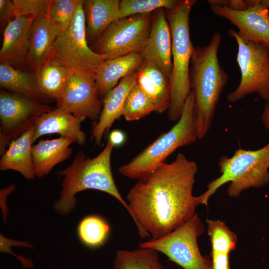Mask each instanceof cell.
Listing matches in <instances>:
<instances>
[{
  "label": "cell",
  "mask_w": 269,
  "mask_h": 269,
  "mask_svg": "<svg viewBox=\"0 0 269 269\" xmlns=\"http://www.w3.org/2000/svg\"><path fill=\"white\" fill-rule=\"evenodd\" d=\"M221 175L207 185V190L197 196L198 205L208 206V200L221 186L230 182L227 194L237 197L250 188H260L269 182V142L252 150L239 148L231 157L222 155L218 161Z\"/></svg>",
  "instance_id": "5"
},
{
  "label": "cell",
  "mask_w": 269,
  "mask_h": 269,
  "mask_svg": "<svg viewBox=\"0 0 269 269\" xmlns=\"http://www.w3.org/2000/svg\"><path fill=\"white\" fill-rule=\"evenodd\" d=\"M70 70L51 59L43 63L34 73L40 92L58 102L66 88Z\"/></svg>",
  "instance_id": "23"
},
{
  "label": "cell",
  "mask_w": 269,
  "mask_h": 269,
  "mask_svg": "<svg viewBox=\"0 0 269 269\" xmlns=\"http://www.w3.org/2000/svg\"><path fill=\"white\" fill-rule=\"evenodd\" d=\"M195 0H179L176 6L165 9L172 37V70L169 79L170 102L168 118L177 122L190 91V66L195 47L191 41L189 16Z\"/></svg>",
  "instance_id": "4"
},
{
  "label": "cell",
  "mask_w": 269,
  "mask_h": 269,
  "mask_svg": "<svg viewBox=\"0 0 269 269\" xmlns=\"http://www.w3.org/2000/svg\"><path fill=\"white\" fill-rule=\"evenodd\" d=\"M113 269H165L160 261L158 252L151 248L134 250H118L114 260Z\"/></svg>",
  "instance_id": "25"
},
{
  "label": "cell",
  "mask_w": 269,
  "mask_h": 269,
  "mask_svg": "<svg viewBox=\"0 0 269 269\" xmlns=\"http://www.w3.org/2000/svg\"><path fill=\"white\" fill-rule=\"evenodd\" d=\"M196 163L179 153L139 179L127 195L130 215L140 237L156 239L191 219L198 205L193 195Z\"/></svg>",
  "instance_id": "1"
},
{
  "label": "cell",
  "mask_w": 269,
  "mask_h": 269,
  "mask_svg": "<svg viewBox=\"0 0 269 269\" xmlns=\"http://www.w3.org/2000/svg\"><path fill=\"white\" fill-rule=\"evenodd\" d=\"M33 20L31 17L17 16L8 21L3 34L0 50V63L27 71L26 62L30 31Z\"/></svg>",
  "instance_id": "15"
},
{
  "label": "cell",
  "mask_w": 269,
  "mask_h": 269,
  "mask_svg": "<svg viewBox=\"0 0 269 269\" xmlns=\"http://www.w3.org/2000/svg\"><path fill=\"white\" fill-rule=\"evenodd\" d=\"M154 111H156L154 102L141 90L137 83L127 97L122 116L128 121H136Z\"/></svg>",
  "instance_id": "27"
},
{
  "label": "cell",
  "mask_w": 269,
  "mask_h": 269,
  "mask_svg": "<svg viewBox=\"0 0 269 269\" xmlns=\"http://www.w3.org/2000/svg\"><path fill=\"white\" fill-rule=\"evenodd\" d=\"M209 4L212 12L236 25L243 37L269 48V11L262 0H251V5L244 10Z\"/></svg>",
  "instance_id": "13"
},
{
  "label": "cell",
  "mask_w": 269,
  "mask_h": 269,
  "mask_svg": "<svg viewBox=\"0 0 269 269\" xmlns=\"http://www.w3.org/2000/svg\"><path fill=\"white\" fill-rule=\"evenodd\" d=\"M198 138L194 98L190 91L180 118L175 125L130 162L120 166L119 171L126 177L138 180L164 162L176 149L193 143Z\"/></svg>",
  "instance_id": "6"
},
{
  "label": "cell",
  "mask_w": 269,
  "mask_h": 269,
  "mask_svg": "<svg viewBox=\"0 0 269 269\" xmlns=\"http://www.w3.org/2000/svg\"><path fill=\"white\" fill-rule=\"evenodd\" d=\"M207 1L235 10H244L251 5V0H208Z\"/></svg>",
  "instance_id": "34"
},
{
  "label": "cell",
  "mask_w": 269,
  "mask_h": 269,
  "mask_svg": "<svg viewBox=\"0 0 269 269\" xmlns=\"http://www.w3.org/2000/svg\"><path fill=\"white\" fill-rule=\"evenodd\" d=\"M206 223L212 246L211 252L229 255L235 250L237 236L224 222L220 220L207 219Z\"/></svg>",
  "instance_id": "28"
},
{
  "label": "cell",
  "mask_w": 269,
  "mask_h": 269,
  "mask_svg": "<svg viewBox=\"0 0 269 269\" xmlns=\"http://www.w3.org/2000/svg\"><path fill=\"white\" fill-rule=\"evenodd\" d=\"M229 255L211 252V269H232L230 266Z\"/></svg>",
  "instance_id": "35"
},
{
  "label": "cell",
  "mask_w": 269,
  "mask_h": 269,
  "mask_svg": "<svg viewBox=\"0 0 269 269\" xmlns=\"http://www.w3.org/2000/svg\"><path fill=\"white\" fill-rule=\"evenodd\" d=\"M139 69L152 80L157 93L156 112L162 113L168 110L170 102L169 80L155 65L143 62Z\"/></svg>",
  "instance_id": "29"
},
{
  "label": "cell",
  "mask_w": 269,
  "mask_h": 269,
  "mask_svg": "<svg viewBox=\"0 0 269 269\" xmlns=\"http://www.w3.org/2000/svg\"><path fill=\"white\" fill-rule=\"evenodd\" d=\"M120 2L118 0H83L88 42H95L111 23L119 19Z\"/></svg>",
  "instance_id": "21"
},
{
  "label": "cell",
  "mask_w": 269,
  "mask_h": 269,
  "mask_svg": "<svg viewBox=\"0 0 269 269\" xmlns=\"http://www.w3.org/2000/svg\"><path fill=\"white\" fill-rule=\"evenodd\" d=\"M140 53L143 62L155 65L169 80L172 70V37L165 9L156 10L152 17L150 33Z\"/></svg>",
  "instance_id": "14"
},
{
  "label": "cell",
  "mask_w": 269,
  "mask_h": 269,
  "mask_svg": "<svg viewBox=\"0 0 269 269\" xmlns=\"http://www.w3.org/2000/svg\"><path fill=\"white\" fill-rule=\"evenodd\" d=\"M151 22L150 13L119 19L107 27L90 48L95 53L106 56L107 60L140 53L147 41Z\"/></svg>",
  "instance_id": "10"
},
{
  "label": "cell",
  "mask_w": 269,
  "mask_h": 269,
  "mask_svg": "<svg viewBox=\"0 0 269 269\" xmlns=\"http://www.w3.org/2000/svg\"><path fill=\"white\" fill-rule=\"evenodd\" d=\"M59 34L48 18L33 20L30 31L26 62L27 72L34 73L41 65L50 59L53 43Z\"/></svg>",
  "instance_id": "18"
},
{
  "label": "cell",
  "mask_w": 269,
  "mask_h": 269,
  "mask_svg": "<svg viewBox=\"0 0 269 269\" xmlns=\"http://www.w3.org/2000/svg\"><path fill=\"white\" fill-rule=\"evenodd\" d=\"M177 0H120L119 19L132 15L150 13L160 8L171 9L177 4Z\"/></svg>",
  "instance_id": "31"
},
{
  "label": "cell",
  "mask_w": 269,
  "mask_h": 269,
  "mask_svg": "<svg viewBox=\"0 0 269 269\" xmlns=\"http://www.w3.org/2000/svg\"><path fill=\"white\" fill-rule=\"evenodd\" d=\"M14 7V17L29 16L34 19L48 18L52 0H12Z\"/></svg>",
  "instance_id": "32"
},
{
  "label": "cell",
  "mask_w": 269,
  "mask_h": 269,
  "mask_svg": "<svg viewBox=\"0 0 269 269\" xmlns=\"http://www.w3.org/2000/svg\"><path fill=\"white\" fill-rule=\"evenodd\" d=\"M53 109L16 92L0 91V154L6 148L34 125L37 119Z\"/></svg>",
  "instance_id": "11"
},
{
  "label": "cell",
  "mask_w": 269,
  "mask_h": 269,
  "mask_svg": "<svg viewBox=\"0 0 269 269\" xmlns=\"http://www.w3.org/2000/svg\"><path fill=\"white\" fill-rule=\"evenodd\" d=\"M82 0H52L49 20L59 33L71 24Z\"/></svg>",
  "instance_id": "30"
},
{
  "label": "cell",
  "mask_w": 269,
  "mask_h": 269,
  "mask_svg": "<svg viewBox=\"0 0 269 269\" xmlns=\"http://www.w3.org/2000/svg\"><path fill=\"white\" fill-rule=\"evenodd\" d=\"M0 245L6 246L9 247L14 246L33 248L31 245L28 242L17 241L9 239L4 237L2 234H0Z\"/></svg>",
  "instance_id": "36"
},
{
  "label": "cell",
  "mask_w": 269,
  "mask_h": 269,
  "mask_svg": "<svg viewBox=\"0 0 269 269\" xmlns=\"http://www.w3.org/2000/svg\"><path fill=\"white\" fill-rule=\"evenodd\" d=\"M99 95L95 73L70 70L66 88L57 107L96 121L102 110Z\"/></svg>",
  "instance_id": "12"
},
{
  "label": "cell",
  "mask_w": 269,
  "mask_h": 269,
  "mask_svg": "<svg viewBox=\"0 0 269 269\" xmlns=\"http://www.w3.org/2000/svg\"><path fill=\"white\" fill-rule=\"evenodd\" d=\"M124 139V136L123 133L120 131L115 130L111 133L109 140L116 146L121 144Z\"/></svg>",
  "instance_id": "38"
},
{
  "label": "cell",
  "mask_w": 269,
  "mask_h": 269,
  "mask_svg": "<svg viewBox=\"0 0 269 269\" xmlns=\"http://www.w3.org/2000/svg\"><path fill=\"white\" fill-rule=\"evenodd\" d=\"M228 32L238 44L237 62L241 79L237 88L227 95V100L236 103L256 93L269 102V48L246 39L233 29Z\"/></svg>",
  "instance_id": "7"
},
{
  "label": "cell",
  "mask_w": 269,
  "mask_h": 269,
  "mask_svg": "<svg viewBox=\"0 0 269 269\" xmlns=\"http://www.w3.org/2000/svg\"><path fill=\"white\" fill-rule=\"evenodd\" d=\"M114 144L109 140L103 150L96 157H87L78 152L72 163L58 171L63 177L59 199L53 205L54 210L63 215L70 213L75 208V194L88 189L107 193L118 200L130 214L127 201L122 197L115 184L111 169V157Z\"/></svg>",
  "instance_id": "3"
},
{
  "label": "cell",
  "mask_w": 269,
  "mask_h": 269,
  "mask_svg": "<svg viewBox=\"0 0 269 269\" xmlns=\"http://www.w3.org/2000/svg\"><path fill=\"white\" fill-rule=\"evenodd\" d=\"M263 3L268 8H269V0H262Z\"/></svg>",
  "instance_id": "40"
},
{
  "label": "cell",
  "mask_w": 269,
  "mask_h": 269,
  "mask_svg": "<svg viewBox=\"0 0 269 269\" xmlns=\"http://www.w3.org/2000/svg\"><path fill=\"white\" fill-rule=\"evenodd\" d=\"M221 35L215 32L209 43L194 48L189 72L191 91L194 98L197 136L203 138L209 131L228 76L220 64L218 52Z\"/></svg>",
  "instance_id": "2"
},
{
  "label": "cell",
  "mask_w": 269,
  "mask_h": 269,
  "mask_svg": "<svg viewBox=\"0 0 269 269\" xmlns=\"http://www.w3.org/2000/svg\"><path fill=\"white\" fill-rule=\"evenodd\" d=\"M77 232L83 244L90 248H97L106 242L109 234L110 226L101 217L90 215L81 221Z\"/></svg>",
  "instance_id": "26"
},
{
  "label": "cell",
  "mask_w": 269,
  "mask_h": 269,
  "mask_svg": "<svg viewBox=\"0 0 269 269\" xmlns=\"http://www.w3.org/2000/svg\"><path fill=\"white\" fill-rule=\"evenodd\" d=\"M143 63L140 52L132 53L105 61L96 72L99 95H105L119 81L137 70Z\"/></svg>",
  "instance_id": "20"
},
{
  "label": "cell",
  "mask_w": 269,
  "mask_h": 269,
  "mask_svg": "<svg viewBox=\"0 0 269 269\" xmlns=\"http://www.w3.org/2000/svg\"><path fill=\"white\" fill-rule=\"evenodd\" d=\"M34 131V125L10 142L0 159V170H13L27 180L35 178L32 155Z\"/></svg>",
  "instance_id": "19"
},
{
  "label": "cell",
  "mask_w": 269,
  "mask_h": 269,
  "mask_svg": "<svg viewBox=\"0 0 269 269\" xmlns=\"http://www.w3.org/2000/svg\"><path fill=\"white\" fill-rule=\"evenodd\" d=\"M262 120L266 129H269V102L265 105L262 115Z\"/></svg>",
  "instance_id": "39"
},
{
  "label": "cell",
  "mask_w": 269,
  "mask_h": 269,
  "mask_svg": "<svg viewBox=\"0 0 269 269\" xmlns=\"http://www.w3.org/2000/svg\"><path fill=\"white\" fill-rule=\"evenodd\" d=\"M74 141L60 137L51 140H41L32 147L35 176L40 178L48 174L57 164L68 159L72 152L70 145Z\"/></svg>",
  "instance_id": "22"
},
{
  "label": "cell",
  "mask_w": 269,
  "mask_h": 269,
  "mask_svg": "<svg viewBox=\"0 0 269 269\" xmlns=\"http://www.w3.org/2000/svg\"><path fill=\"white\" fill-rule=\"evenodd\" d=\"M205 230L204 224L195 213L169 234L141 242L139 248L154 249L183 269H211L212 261L201 254L197 242L198 238Z\"/></svg>",
  "instance_id": "8"
},
{
  "label": "cell",
  "mask_w": 269,
  "mask_h": 269,
  "mask_svg": "<svg viewBox=\"0 0 269 269\" xmlns=\"http://www.w3.org/2000/svg\"><path fill=\"white\" fill-rule=\"evenodd\" d=\"M15 7L9 0H0V29L5 28L11 16H14Z\"/></svg>",
  "instance_id": "33"
},
{
  "label": "cell",
  "mask_w": 269,
  "mask_h": 269,
  "mask_svg": "<svg viewBox=\"0 0 269 269\" xmlns=\"http://www.w3.org/2000/svg\"><path fill=\"white\" fill-rule=\"evenodd\" d=\"M0 85L40 103L47 99L40 92L34 73L14 69L3 63L0 64Z\"/></svg>",
  "instance_id": "24"
},
{
  "label": "cell",
  "mask_w": 269,
  "mask_h": 269,
  "mask_svg": "<svg viewBox=\"0 0 269 269\" xmlns=\"http://www.w3.org/2000/svg\"><path fill=\"white\" fill-rule=\"evenodd\" d=\"M83 2L82 0L69 26L56 38L50 59L70 70L96 74L107 57L95 53L88 44Z\"/></svg>",
  "instance_id": "9"
},
{
  "label": "cell",
  "mask_w": 269,
  "mask_h": 269,
  "mask_svg": "<svg viewBox=\"0 0 269 269\" xmlns=\"http://www.w3.org/2000/svg\"><path fill=\"white\" fill-rule=\"evenodd\" d=\"M86 118L74 116L58 107L52 109L43 114L36 121L33 141L45 134H58L61 137L84 145L87 136L81 130V124Z\"/></svg>",
  "instance_id": "17"
},
{
  "label": "cell",
  "mask_w": 269,
  "mask_h": 269,
  "mask_svg": "<svg viewBox=\"0 0 269 269\" xmlns=\"http://www.w3.org/2000/svg\"><path fill=\"white\" fill-rule=\"evenodd\" d=\"M138 70L122 78L119 84L105 95L103 107L96 123L93 124L91 138L100 146L104 134H107L115 121L123 114L127 97L137 83Z\"/></svg>",
  "instance_id": "16"
},
{
  "label": "cell",
  "mask_w": 269,
  "mask_h": 269,
  "mask_svg": "<svg viewBox=\"0 0 269 269\" xmlns=\"http://www.w3.org/2000/svg\"><path fill=\"white\" fill-rule=\"evenodd\" d=\"M0 252L10 253L12 255L15 256L17 258V259L20 261L23 267H24L25 268L33 267L32 262L31 259H26L23 257L17 256L11 251V249L9 247L3 245H0Z\"/></svg>",
  "instance_id": "37"
}]
</instances>
